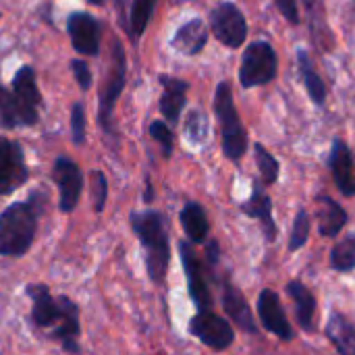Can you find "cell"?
I'll use <instances>...</instances> for the list:
<instances>
[{
    "mask_svg": "<svg viewBox=\"0 0 355 355\" xmlns=\"http://www.w3.org/2000/svg\"><path fill=\"white\" fill-rule=\"evenodd\" d=\"M40 206L35 196L27 202L10 204L0 214V256H23L35 237Z\"/></svg>",
    "mask_w": 355,
    "mask_h": 355,
    "instance_id": "1",
    "label": "cell"
},
{
    "mask_svg": "<svg viewBox=\"0 0 355 355\" xmlns=\"http://www.w3.org/2000/svg\"><path fill=\"white\" fill-rule=\"evenodd\" d=\"M131 227L139 235L141 245L146 250V266L148 275L154 283H162L166 277L171 250H168V233L164 227V218L160 212L146 210L131 214Z\"/></svg>",
    "mask_w": 355,
    "mask_h": 355,
    "instance_id": "2",
    "label": "cell"
},
{
    "mask_svg": "<svg viewBox=\"0 0 355 355\" xmlns=\"http://www.w3.org/2000/svg\"><path fill=\"white\" fill-rule=\"evenodd\" d=\"M214 112L220 123V133H223V152L229 160L237 162L245 156L248 152V131L239 119V112L233 102V89L229 81H220L216 85L214 94Z\"/></svg>",
    "mask_w": 355,
    "mask_h": 355,
    "instance_id": "3",
    "label": "cell"
},
{
    "mask_svg": "<svg viewBox=\"0 0 355 355\" xmlns=\"http://www.w3.org/2000/svg\"><path fill=\"white\" fill-rule=\"evenodd\" d=\"M279 73V56L275 48L264 42H252L241 56V67H239V83L241 87H258V85H268L270 81L277 79Z\"/></svg>",
    "mask_w": 355,
    "mask_h": 355,
    "instance_id": "4",
    "label": "cell"
},
{
    "mask_svg": "<svg viewBox=\"0 0 355 355\" xmlns=\"http://www.w3.org/2000/svg\"><path fill=\"white\" fill-rule=\"evenodd\" d=\"M125 71H127V60H125L123 46L119 42H112V62L108 71V81L100 92V106H98V121L106 133H112V110L125 87Z\"/></svg>",
    "mask_w": 355,
    "mask_h": 355,
    "instance_id": "5",
    "label": "cell"
},
{
    "mask_svg": "<svg viewBox=\"0 0 355 355\" xmlns=\"http://www.w3.org/2000/svg\"><path fill=\"white\" fill-rule=\"evenodd\" d=\"M210 29L227 48H241L248 40L245 15L233 2H220L210 12Z\"/></svg>",
    "mask_w": 355,
    "mask_h": 355,
    "instance_id": "6",
    "label": "cell"
},
{
    "mask_svg": "<svg viewBox=\"0 0 355 355\" xmlns=\"http://www.w3.org/2000/svg\"><path fill=\"white\" fill-rule=\"evenodd\" d=\"M189 333L200 339L206 347L214 349V352H225L233 345L235 341V333L233 327L220 318L218 314L206 310V312H198L191 322H189Z\"/></svg>",
    "mask_w": 355,
    "mask_h": 355,
    "instance_id": "7",
    "label": "cell"
},
{
    "mask_svg": "<svg viewBox=\"0 0 355 355\" xmlns=\"http://www.w3.org/2000/svg\"><path fill=\"white\" fill-rule=\"evenodd\" d=\"M27 181L23 150L17 141L0 135V196H8Z\"/></svg>",
    "mask_w": 355,
    "mask_h": 355,
    "instance_id": "8",
    "label": "cell"
},
{
    "mask_svg": "<svg viewBox=\"0 0 355 355\" xmlns=\"http://www.w3.org/2000/svg\"><path fill=\"white\" fill-rule=\"evenodd\" d=\"M67 31L73 48L83 56L100 52V23L85 10H75L67 19Z\"/></svg>",
    "mask_w": 355,
    "mask_h": 355,
    "instance_id": "9",
    "label": "cell"
},
{
    "mask_svg": "<svg viewBox=\"0 0 355 355\" xmlns=\"http://www.w3.org/2000/svg\"><path fill=\"white\" fill-rule=\"evenodd\" d=\"M179 252H181V262H183V270H185V277H187L189 295H191L193 304L198 306V310L206 312L212 306V295H210V289H208V283H206V277H204L202 262L198 260L193 248L187 241L179 243Z\"/></svg>",
    "mask_w": 355,
    "mask_h": 355,
    "instance_id": "10",
    "label": "cell"
},
{
    "mask_svg": "<svg viewBox=\"0 0 355 355\" xmlns=\"http://www.w3.org/2000/svg\"><path fill=\"white\" fill-rule=\"evenodd\" d=\"M329 168L337 189L345 198H355V154L343 139H333L329 152Z\"/></svg>",
    "mask_w": 355,
    "mask_h": 355,
    "instance_id": "11",
    "label": "cell"
},
{
    "mask_svg": "<svg viewBox=\"0 0 355 355\" xmlns=\"http://www.w3.org/2000/svg\"><path fill=\"white\" fill-rule=\"evenodd\" d=\"M258 318L262 327L275 337L283 341H291L295 337L291 322L281 306V300L272 289H262V293L258 295Z\"/></svg>",
    "mask_w": 355,
    "mask_h": 355,
    "instance_id": "12",
    "label": "cell"
},
{
    "mask_svg": "<svg viewBox=\"0 0 355 355\" xmlns=\"http://www.w3.org/2000/svg\"><path fill=\"white\" fill-rule=\"evenodd\" d=\"M52 177L58 185L60 191V210L62 212H73L79 196H81V187H83V177L81 171L77 168V164L69 158H56L54 168H52Z\"/></svg>",
    "mask_w": 355,
    "mask_h": 355,
    "instance_id": "13",
    "label": "cell"
},
{
    "mask_svg": "<svg viewBox=\"0 0 355 355\" xmlns=\"http://www.w3.org/2000/svg\"><path fill=\"white\" fill-rule=\"evenodd\" d=\"M239 208H241V212L245 216H250V218L260 223L266 241H270V243L277 241L279 229H277V223H275V216H272V198L262 189V185L254 183L252 196Z\"/></svg>",
    "mask_w": 355,
    "mask_h": 355,
    "instance_id": "14",
    "label": "cell"
},
{
    "mask_svg": "<svg viewBox=\"0 0 355 355\" xmlns=\"http://www.w3.org/2000/svg\"><path fill=\"white\" fill-rule=\"evenodd\" d=\"M223 308L227 312V316L245 333L250 335H258V324L254 318V312L245 300V295L229 281L223 283Z\"/></svg>",
    "mask_w": 355,
    "mask_h": 355,
    "instance_id": "15",
    "label": "cell"
},
{
    "mask_svg": "<svg viewBox=\"0 0 355 355\" xmlns=\"http://www.w3.org/2000/svg\"><path fill=\"white\" fill-rule=\"evenodd\" d=\"M160 85H162V96H160V114L171 123L177 125L181 119V112L185 108L187 102V89L189 83L179 79V77H171V75H160Z\"/></svg>",
    "mask_w": 355,
    "mask_h": 355,
    "instance_id": "16",
    "label": "cell"
},
{
    "mask_svg": "<svg viewBox=\"0 0 355 355\" xmlns=\"http://www.w3.org/2000/svg\"><path fill=\"white\" fill-rule=\"evenodd\" d=\"M173 48H177L181 54H187V56H196L200 54L206 44H208V27L204 25L202 19H191L187 23H183L173 40H171Z\"/></svg>",
    "mask_w": 355,
    "mask_h": 355,
    "instance_id": "17",
    "label": "cell"
},
{
    "mask_svg": "<svg viewBox=\"0 0 355 355\" xmlns=\"http://www.w3.org/2000/svg\"><path fill=\"white\" fill-rule=\"evenodd\" d=\"M37 123V112L25 108L12 92L0 85V127L15 129V127H29Z\"/></svg>",
    "mask_w": 355,
    "mask_h": 355,
    "instance_id": "18",
    "label": "cell"
},
{
    "mask_svg": "<svg viewBox=\"0 0 355 355\" xmlns=\"http://www.w3.org/2000/svg\"><path fill=\"white\" fill-rule=\"evenodd\" d=\"M27 295L33 300V310L31 318L37 327H56L60 318V306L58 300H54L44 285H29Z\"/></svg>",
    "mask_w": 355,
    "mask_h": 355,
    "instance_id": "19",
    "label": "cell"
},
{
    "mask_svg": "<svg viewBox=\"0 0 355 355\" xmlns=\"http://www.w3.org/2000/svg\"><path fill=\"white\" fill-rule=\"evenodd\" d=\"M318 231L327 239H335L347 225L345 208L329 196H318Z\"/></svg>",
    "mask_w": 355,
    "mask_h": 355,
    "instance_id": "20",
    "label": "cell"
},
{
    "mask_svg": "<svg viewBox=\"0 0 355 355\" xmlns=\"http://www.w3.org/2000/svg\"><path fill=\"white\" fill-rule=\"evenodd\" d=\"M58 306H60V318L52 331V337L62 341L64 349L69 352H77L75 339L79 335V312L77 306L67 300V297H58Z\"/></svg>",
    "mask_w": 355,
    "mask_h": 355,
    "instance_id": "21",
    "label": "cell"
},
{
    "mask_svg": "<svg viewBox=\"0 0 355 355\" xmlns=\"http://www.w3.org/2000/svg\"><path fill=\"white\" fill-rule=\"evenodd\" d=\"M324 333L339 355H355V327L341 312H331Z\"/></svg>",
    "mask_w": 355,
    "mask_h": 355,
    "instance_id": "22",
    "label": "cell"
},
{
    "mask_svg": "<svg viewBox=\"0 0 355 355\" xmlns=\"http://www.w3.org/2000/svg\"><path fill=\"white\" fill-rule=\"evenodd\" d=\"M287 295L295 304V316L304 331H314V316H316V297L302 281L287 283Z\"/></svg>",
    "mask_w": 355,
    "mask_h": 355,
    "instance_id": "23",
    "label": "cell"
},
{
    "mask_svg": "<svg viewBox=\"0 0 355 355\" xmlns=\"http://www.w3.org/2000/svg\"><path fill=\"white\" fill-rule=\"evenodd\" d=\"M12 94L25 108L37 112V106L42 104V96H40V89H37L35 71L29 64H23L15 73V77H12Z\"/></svg>",
    "mask_w": 355,
    "mask_h": 355,
    "instance_id": "24",
    "label": "cell"
},
{
    "mask_svg": "<svg viewBox=\"0 0 355 355\" xmlns=\"http://www.w3.org/2000/svg\"><path fill=\"white\" fill-rule=\"evenodd\" d=\"M181 225H183V231H185L189 241H193V243L206 241L210 225H208L206 210L198 202H189V204L183 206V210H181Z\"/></svg>",
    "mask_w": 355,
    "mask_h": 355,
    "instance_id": "25",
    "label": "cell"
},
{
    "mask_svg": "<svg viewBox=\"0 0 355 355\" xmlns=\"http://www.w3.org/2000/svg\"><path fill=\"white\" fill-rule=\"evenodd\" d=\"M297 62H300V75L304 79V85L308 89V96L312 98V102L316 106H324V102H327V85H324V79L314 71L312 60H310V54H308L306 48H300L297 50Z\"/></svg>",
    "mask_w": 355,
    "mask_h": 355,
    "instance_id": "26",
    "label": "cell"
},
{
    "mask_svg": "<svg viewBox=\"0 0 355 355\" xmlns=\"http://www.w3.org/2000/svg\"><path fill=\"white\" fill-rule=\"evenodd\" d=\"M331 268L335 272H352L355 268V233L345 235L331 252Z\"/></svg>",
    "mask_w": 355,
    "mask_h": 355,
    "instance_id": "27",
    "label": "cell"
},
{
    "mask_svg": "<svg viewBox=\"0 0 355 355\" xmlns=\"http://www.w3.org/2000/svg\"><path fill=\"white\" fill-rule=\"evenodd\" d=\"M156 8V0H131V12H129V33L133 40L141 37L150 19H152V12Z\"/></svg>",
    "mask_w": 355,
    "mask_h": 355,
    "instance_id": "28",
    "label": "cell"
},
{
    "mask_svg": "<svg viewBox=\"0 0 355 355\" xmlns=\"http://www.w3.org/2000/svg\"><path fill=\"white\" fill-rule=\"evenodd\" d=\"M254 152H256V164H258V171H260V177H262V185H266V187L275 185L279 181V173H281L279 160L262 144H256Z\"/></svg>",
    "mask_w": 355,
    "mask_h": 355,
    "instance_id": "29",
    "label": "cell"
},
{
    "mask_svg": "<svg viewBox=\"0 0 355 355\" xmlns=\"http://www.w3.org/2000/svg\"><path fill=\"white\" fill-rule=\"evenodd\" d=\"M310 229H312V218H310L308 210H306V208H302V210L295 214V218H293L287 250H289V252H297V250H302V248L308 243Z\"/></svg>",
    "mask_w": 355,
    "mask_h": 355,
    "instance_id": "30",
    "label": "cell"
},
{
    "mask_svg": "<svg viewBox=\"0 0 355 355\" xmlns=\"http://www.w3.org/2000/svg\"><path fill=\"white\" fill-rule=\"evenodd\" d=\"M185 135L191 144H204L208 137V119L202 110H191L185 121Z\"/></svg>",
    "mask_w": 355,
    "mask_h": 355,
    "instance_id": "31",
    "label": "cell"
},
{
    "mask_svg": "<svg viewBox=\"0 0 355 355\" xmlns=\"http://www.w3.org/2000/svg\"><path fill=\"white\" fill-rule=\"evenodd\" d=\"M150 135L160 144L162 156L168 158V156L173 154V144H175V137H173L171 127H168L166 123H162V121H154V123L150 125Z\"/></svg>",
    "mask_w": 355,
    "mask_h": 355,
    "instance_id": "32",
    "label": "cell"
},
{
    "mask_svg": "<svg viewBox=\"0 0 355 355\" xmlns=\"http://www.w3.org/2000/svg\"><path fill=\"white\" fill-rule=\"evenodd\" d=\"M71 135H73V144L77 146L85 141V108L81 102H75L71 108Z\"/></svg>",
    "mask_w": 355,
    "mask_h": 355,
    "instance_id": "33",
    "label": "cell"
},
{
    "mask_svg": "<svg viewBox=\"0 0 355 355\" xmlns=\"http://www.w3.org/2000/svg\"><path fill=\"white\" fill-rule=\"evenodd\" d=\"M92 198H94V210L102 212L106 204V177L100 171L92 173Z\"/></svg>",
    "mask_w": 355,
    "mask_h": 355,
    "instance_id": "34",
    "label": "cell"
},
{
    "mask_svg": "<svg viewBox=\"0 0 355 355\" xmlns=\"http://www.w3.org/2000/svg\"><path fill=\"white\" fill-rule=\"evenodd\" d=\"M71 71H73V75H75V79H77V85H79L83 92L92 87V71H89V67H87L83 60H73V62H71Z\"/></svg>",
    "mask_w": 355,
    "mask_h": 355,
    "instance_id": "35",
    "label": "cell"
},
{
    "mask_svg": "<svg viewBox=\"0 0 355 355\" xmlns=\"http://www.w3.org/2000/svg\"><path fill=\"white\" fill-rule=\"evenodd\" d=\"M279 12L285 17L287 23L291 25H300V8H297V0H275Z\"/></svg>",
    "mask_w": 355,
    "mask_h": 355,
    "instance_id": "36",
    "label": "cell"
},
{
    "mask_svg": "<svg viewBox=\"0 0 355 355\" xmlns=\"http://www.w3.org/2000/svg\"><path fill=\"white\" fill-rule=\"evenodd\" d=\"M206 256H208V262L214 266L218 262V243L216 241H210L208 248H206Z\"/></svg>",
    "mask_w": 355,
    "mask_h": 355,
    "instance_id": "37",
    "label": "cell"
},
{
    "mask_svg": "<svg viewBox=\"0 0 355 355\" xmlns=\"http://www.w3.org/2000/svg\"><path fill=\"white\" fill-rule=\"evenodd\" d=\"M89 4H96V6H100V4H104V0H87Z\"/></svg>",
    "mask_w": 355,
    "mask_h": 355,
    "instance_id": "38",
    "label": "cell"
}]
</instances>
